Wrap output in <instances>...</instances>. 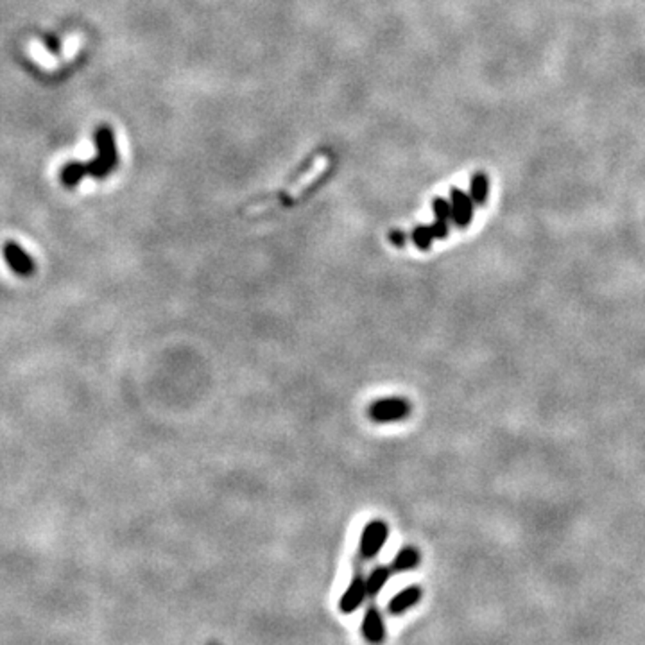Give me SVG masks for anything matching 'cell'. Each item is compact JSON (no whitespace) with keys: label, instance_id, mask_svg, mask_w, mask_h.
Returning <instances> with one entry per match:
<instances>
[{"label":"cell","instance_id":"8","mask_svg":"<svg viewBox=\"0 0 645 645\" xmlns=\"http://www.w3.org/2000/svg\"><path fill=\"white\" fill-rule=\"evenodd\" d=\"M470 195L477 206H484L489 195V178L484 172H477L470 179Z\"/></svg>","mask_w":645,"mask_h":645},{"label":"cell","instance_id":"7","mask_svg":"<svg viewBox=\"0 0 645 645\" xmlns=\"http://www.w3.org/2000/svg\"><path fill=\"white\" fill-rule=\"evenodd\" d=\"M362 632H364L366 640L371 642V644H380L384 640V622L377 610H370L366 613L364 622H362Z\"/></svg>","mask_w":645,"mask_h":645},{"label":"cell","instance_id":"5","mask_svg":"<svg viewBox=\"0 0 645 645\" xmlns=\"http://www.w3.org/2000/svg\"><path fill=\"white\" fill-rule=\"evenodd\" d=\"M366 595H368L366 579H362L361 575H357V578L350 582L348 590L344 591V595L341 597V612L353 613L357 607L361 606Z\"/></svg>","mask_w":645,"mask_h":645},{"label":"cell","instance_id":"10","mask_svg":"<svg viewBox=\"0 0 645 645\" xmlns=\"http://www.w3.org/2000/svg\"><path fill=\"white\" fill-rule=\"evenodd\" d=\"M391 570L386 566H378L373 572L370 573V578L366 579V586H368V595H377L378 591L382 590L384 585L389 581Z\"/></svg>","mask_w":645,"mask_h":645},{"label":"cell","instance_id":"14","mask_svg":"<svg viewBox=\"0 0 645 645\" xmlns=\"http://www.w3.org/2000/svg\"><path fill=\"white\" fill-rule=\"evenodd\" d=\"M389 240L393 246L403 247L405 246V242H407V235L403 234L402 229H393V231L389 234Z\"/></svg>","mask_w":645,"mask_h":645},{"label":"cell","instance_id":"4","mask_svg":"<svg viewBox=\"0 0 645 645\" xmlns=\"http://www.w3.org/2000/svg\"><path fill=\"white\" fill-rule=\"evenodd\" d=\"M4 256H6V262L9 263V268L15 271V275H18V276L34 275V269H36L34 260L31 259V255H27L26 251L18 246L17 242H6Z\"/></svg>","mask_w":645,"mask_h":645},{"label":"cell","instance_id":"13","mask_svg":"<svg viewBox=\"0 0 645 645\" xmlns=\"http://www.w3.org/2000/svg\"><path fill=\"white\" fill-rule=\"evenodd\" d=\"M430 229H432V234L436 238H446L448 237V234H450L448 221H441V219H436L434 224H430Z\"/></svg>","mask_w":645,"mask_h":645},{"label":"cell","instance_id":"1","mask_svg":"<svg viewBox=\"0 0 645 645\" xmlns=\"http://www.w3.org/2000/svg\"><path fill=\"white\" fill-rule=\"evenodd\" d=\"M411 403L407 398L400 396H387L378 398L368 407V416L375 423H395V421L407 420L411 416Z\"/></svg>","mask_w":645,"mask_h":645},{"label":"cell","instance_id":"11","mask_svg":"<svg viewBox=\"0 0 645 645\" xmlns=\"http://www.w3.org/2000/svg\"><path fill=\"white\" fill-rule=\"evenodd\" d=\"M411 238H412V242H414V246H416L418 250L429 251L430 247H432V242H434V238H436V237H434L430 226L420 224V226H416V228L412 229Z\"/></svg>","mask_w":645,"mask_h":645},{"label":"cell","instance_id":"6","mask_svg":"<svg viewBox=\"0 0 645 645\" xmlns=\"http://www.w3.org/2000/svg\"><path fill=\"white\" fill-rule=\"evenodd\" d=\"M421 598V588L420 586H409L403 591L396 594L395 597L391 598L389 603V612L393 615H400V613L407 612L409 607L416 606L418 601Z\"/></svg>","mask_w":645,"mask_h":645},{"label":"cell","instance_id":"9","mask_svg":"<svg viewBox=\"0 0 645 645\" xmlns=\"http://www.w3.org/2000/svg\"><path fill=\"white\" fill-rule=\"evenodd\" d=\"M418 564H420V552L414 547H403L393 561V570L407 572V570L416 569Z\"/></svg>","mask_w":645,"mask_h":645},{"label":"cell","instance_id":"3","mask_svg":"<svg viewBox=\"0 0 645 645\" xmlns=\"http://www.w3.org/2000/svg\"><path fill=\"white\" fill-rule=\"evenodd\" d=\"M450 204H452V221L457 228H468L473 219L477 204L473 203L471 195L466 192L452 188L450 190Z\"/></svg>","mask_w":645,"mask_h":645},{"label":"cell","instance_id":"12","mask_svg":"<svg viewBox=\"0 0 645 645\" xmlns=\"http://www.w3.org/2000/svg\"><path fill=\"white\" fill-rule=\"evenodd\" d=\"M432 210L436 213V219H441V221H452V204L448 203L443 197H436L432 201Z\"/></svg>","mask_w":645,"mask_h":645},{"label":"cell","instance_id":"2","mask_svg":"<svg viewBox=\"0 0 645 645\" xmlns=\"http://www.w3.org/2000/svg\"><path fill=\"white\" fill-rule=\"evenodd\" d=\"M389 538V525L384 520H371L364 527L361 536V554L366 560H371L382 550L386 539Z\"/></svg>","mask_w":645,"mask_h":645}]
</instances>
